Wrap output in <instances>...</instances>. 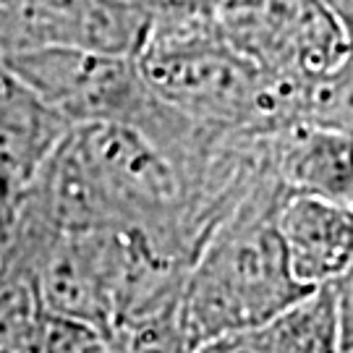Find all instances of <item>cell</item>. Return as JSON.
<instances>
[{
	"label": "cell",
	"instance_id": "cell-10",
	"mask_svg": "<svg viewBox=\"0 0 353 353\" xmlns=\"http://www.w3.org/2000/svg\"><path fill=\"white\" fill-rule=\"evenodd\" d=\"M3 285V353H113L97 330L42 309L19 283Z\"/></svg>",
	"mask_w": 353,
	"mask_h": 353
},
{
	"label": "cell",
	"instance_id": "cell-4",
	"mask_svg": "<svg viewBox=\"0 0 353 353\" xmlns=\"http://www.w3.org/2000/svg\"><path fill=\"white\" fill-rule=\"evenodd\" d=\"M3 71L34 89L74 126L113 123L141 131L160 105L137 58L32 50L3 58Z\"/></svg>",
	"mask_w": 353,
	"mask_h": 353
},
{
	"label": "cell",
	"instance_id": "cell-8",
	"mask_svg": "<svg viewBox=\"0 0 353 353\" xmlns=\"http://www.w3.org/2000/svg\"><path fill=\"white\" fill-rule=\"evenodd\" d=\"M275 168L293 194L353 207V137L316 126H293L275 139Z\"/></svg>",
	"mask_w": 353,
	"mask_h": 353
},
{
	"label": "cell",
	"instance_id": "cell-13",
	"mask_svg": "<svg viewBox=\"0 0 353 353\" xmlns=\"http://www.w3.org/2000/svg\"><path fill=\"white\" fill-rule=\"evenodd\" d=\"M325 3L335 11V16L341 19V24L345 26V32L353 39V0H325Z\"/></svg>",
	"mask_w": 353,
	"mask_h": 353
},
{
	"label": "cell",
	"instance_id": "cell-5",
	"mask_svg": "<svg viewBox=\"0 0 353 353\" xmlns=\"http://www.w3.org/2000/svg\"><path fill=\"white\" fill-rule=\"evenodd\" d=\"M154 16V0H3V58L32 50L139 58Z\"/></svg>",
	"mask_w": 353,
	"mask_h": 353
},
{
	"label": "cell",
	"instance_id": "cell-9",
	"mask_svg": "<svg viewBox=\"0 0 353 353\" xmlns=\"http://www.w3.org/2000/svg\"><path fill=\"white\" fill-rule=\"evenodd\" d=\"M194 353H343L332 285L309 293L262 327L204 343Z\"/></svg>",
	"mask_w": 353,
	"mask_h": 353
},
{
	"label": "cell",
	"instance_id": "cell-1",
	"mask_svg": "<svg viewBox=\"0 0 353 353\" xmlns=\"http://www.w3.org/2000/svg\"><path fill=\"white\" fill-rule=\"evenodd\" d=\"M137 63L157 100L202 126L278 137L303 123L306 92L280 84L241 55L220 34L214 11H157Z\"/></svg>",
	"mask_w": 353,
	"mask_h": 353
},
{
	"label": "cell",
	"instance_id": "cell-6",
	"mask_svg": "<svg viewBox=\"0 0 353 353\" xmlns=\"http://www.w3.org/2000/svg\"><path fill=\"white\" fill-rule=\"evenodd\" d=\"M74 123L34 89L3 71L0 81V176L3 210L19 204L74 134Z\"/></svg>",
	"mask_w": 353,
	"mask_h": 353
},
{
	"label": "cell",
	"instance_id": "cell-7",
	"mask_svg": "<svg viewBox=\"0 0 353 353\" xmlns=\"http://www.w3.org/2000/svg\"><path fill=\"white\" fill-rule=\"evenodd\" d=\"M278 233L290 272L306 290L330 288L353 267V207L288 191Z\"/></svg>",
	"mask_w": 353,
	"mask_h": 353
},
{
	"label": "cell",
	"instance_id": "cell-11",
	"mask_svg": "<svg viewBox=\"0 0 353 353\" xmlns=\"http://www.w3.org/2000/svg\"><path fill=\"white\" fill-rule=\"evenodd\" d=\"M303 123L353 137V50L332 74L306 89Z\"/></svg>",
	"mask_w": 353,
	"mask_h": 353
},
{
	"label": "cell",
	"instance_id": "cell-3",
	"mask_svg": "<svg viewBox=\"0 0 353 353\" xmlns=\"http://www.w3.org/2000/svg\"><path fill=\"white\" fill-rule=\"evenodd\" d=\"M214 24L267 76L301 92L353 50L351 34L325 0H220Z\"/></svg>",
	"mask_w": 353,
	"mask_h": 353
},
{
	"label": "cell",
	"instance_id": "cell-2",
	"mask_svg": "<svg viewBox=\"0 0 353 353\" xmlns=\"http://www.w3.org/2000/svg\"><path fill=\"white\" fill-rule=\"evenodd\" d=\"M285 194L278 173L270 176L214 228L194 259L181 301V325L191 351L262 327L314 293L293 278L278 233Z\"/></svg>",
	"mask_w": 353,
	"mask_h": 353
},
{
	"label": "cell",
	"instance_id": "cell-12",
	"mask_svg": "<svg viewBox=\"0 0 353 353\" xmlns=\"http://www.w3.org/2000/svg\"><path fill=\"white\" fill-rule=\"evenodd\" d=\"M332 293H335V309H338L343 353H353V267L332 285Z\"/></svg>",
	"mask_w": 353,
	"mask_h": 353
}]
</instances>
